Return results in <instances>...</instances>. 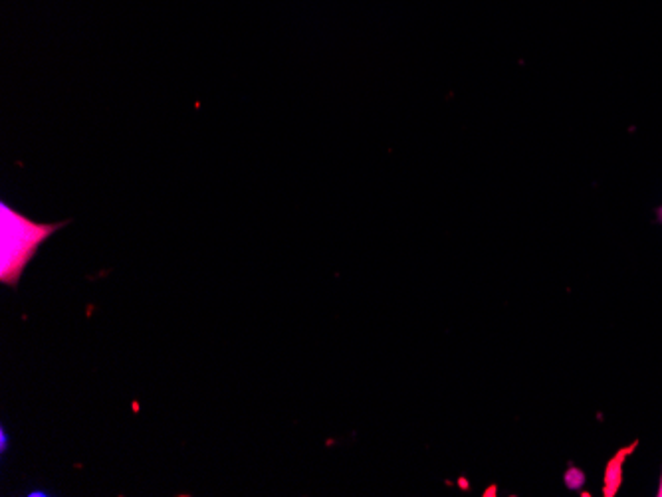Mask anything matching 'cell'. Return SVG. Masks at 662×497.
I'll return each instance as SVG.
<instances>
[{
    "mask_svg": "<svg viewBox=\"0 0 662 497\" xmlns=\"http://www.w3.org/2000/svg\"><path fill=\"white\" fill-rule=\"evenodd\" d=\"M62 224H38L24 218L16 210L2 202L0 206V279L11 283L12 288L21 278L22 269L30 262L32 256L44 240Z\"/></svg>",
    "mask_w": 662,
    "mask_h": 497,
    "instance_id": "obj_1",
    "label": "cell"
},
{
    "mask_svg": "<svg viewBox=\"0 0 662 497\" xmlns=\"http://www.w3.org/2000/svg\"><path fill=\"white\" fill-rule=\"evenodd\" d=\"M0 436H2V452L6 450V434H4V430L0 432Z\"/></svg>",
    "mask_w": 662,
    "mask_h": 497,
    "instance_id": "obj_2",
    "label": "cell"
},
{
    "mask_svg": "<svg viewBox=\"0 0 662 497\" xmlns=\"http://www.w3.org/2000/svg\"><path fill=\"white\" fill-rule=\"evenodd\" d=\"M658 218L662 220V209H658Z\"/></svg>",
    "mask_w": 662,
    "mask_h": 497,
    "instance_id": "obj_3",
    "label": "cell"
},
{
    "mask_svg": "<svg viewBox=\"0 0 662 497\" xmlns=\"http://www.w3.org/2000/svg\"><path fill=\"white\" fill-rule=\"evenodd\" d=\"M658 496H662V484H661V491H658Z\"/></svg>",
    "mask_w": 662,
    "mask_h": 497,
    "instance_id": "obj_4",
    "label": "cell"
}]
</instances>
